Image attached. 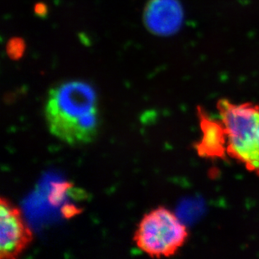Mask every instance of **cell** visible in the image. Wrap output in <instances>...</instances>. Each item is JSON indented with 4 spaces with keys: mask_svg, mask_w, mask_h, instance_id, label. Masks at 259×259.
<instances>
[{
    "mask_svg": "<svg viewBox=\"0 0 259 259\" xmlns=\"http://www.w3.org/2000/svg\"><path fill=\"white\" fill-rule=\"evenodd\" d=\"M44 113L50 133L69 145L90 144L98 136V96L87 82L66 81L50 89Z\"/></svg>",
    "mask_w": 259,
    "mask_h": 259,
    "instance_id": "6da1fadb",
    "label": "cell"
},
{
    "mask_svg": "<svg viewBox=\"0 0 259 259\" xmlns=\"http://www.w3.org/2000/svg\"><path fill=\"white\" fill-rule=\"evenodd\" d=\"M25 50V44L20 39H13L8 44V54L13 59L20 58Z\"/></svg>",
    "mask_w": 259,
    "mask_h": 259,
    "instance_id": "52a82bcc",
    "label": "cell"
},
{
    "mask_svg": "<svg viewBox=\"0 0 259 259\" xmlns=\"http://www.w3.org/2000/svg\"><path fill=\"white\" fill-rule=\"evenodd\" d=\"M189 238V231L178 217L159 206L146 213L135 231L138 248L151 257H169L179 252Z\"/></svg>",
    "mask_w": 259,
    "mask_h": 259,
    "instance_id": "3957f363",
    "label": "cell"
},
{
    "mask_svg": "<svg viewBox=\"0 0 259 259\" xmlns=\"http://www.w3.org/2000/svg\"><path fill=\"white\" fill-rule=\"evenodd\" d=\"M217 109L227 138V154L259 176V104L221 98Z\"/></svg>",
    "mask_w": 259,
    "mask_h": 259,
    "instance_id": "7a4b0ae2",
    "label": "cell"
},
{
    "mask_svg": "<svg viewBox=\"0 0 259 259\" xmlns=\"http://www.w3.org/2000/svg\"><path fill=\"white\" fill-rule=\"evenodd\" d=\"M33 232L20 208L5 197L0 199V258H17L33 242Z\"/></svg>",
    "mask_w": 259,
    "mask_h": 259,
    "instance_id": "277c9868",
    "label": "cell"
},
{
    "mask_svg": "<svg viewBox=\"0 0 259 259\" xmlns=\"http://www.w3.org/2000/svg\"><path fill=\"white\" fill-rule=\"evenodd\" d=\"M143 18L144 25L152 34L168 36L181 28L183 11L178 0H149Z\"/></svg>",
    "mask_w": 259,
    "mask_h": 259,
    "instance_id": "8992f818",
    "label": "cell"
},
{
    "mask_svg": "<svg viewBox=\"0 0 259 259\" xmlns=\"http://www.w3.org/2000/svg\"><path fill=\"white\" fill-rule=\"evenodd\" d=\"M201 136L194 145L196 154L203 159H225L228 138L223 122L210 117L206 111L198 106L196 108Z\"/></svg>",
    "mask_w": 259,
    "mask_h": 259,
    "instance_id": "5b68a950",
    "label": "cell"
},
{
    "mask_svg": "<svg viewBox=\"0 0 259 259\" xmlns=\"http://www.w3.org/2000/svg\"><path fill=\"white\" fill-rule=\"evenodd\" d=\"M34 13L35 15H38L39 17H46L47 15V5L43 4V3H39L37 4L34 7Z\"/></svg>",
    "mask_w": 259,
    "mask_h": 259,
    "instance_id": "ba28073f",
    "label": "cell"
}]
</instances>
